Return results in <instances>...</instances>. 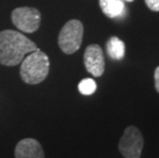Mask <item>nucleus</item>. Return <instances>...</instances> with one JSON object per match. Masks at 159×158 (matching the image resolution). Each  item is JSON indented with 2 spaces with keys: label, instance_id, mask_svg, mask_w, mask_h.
Instances as JSON below:
<instances>
[{
  "label": "nucleus",
  "instance_id": "1",
  "mask_svg": "<svg viewBox=\"0 0 159 158\" xmlns=\"http://www.w3.org/2000/svg\"><path fill=\"white\" fill-rule=\"evenodd\" d=\"M38 48L21 32L3 30L0 32V64L7 67L19 65L28 53Z\"/></svg>",
  "mask_w": 159,
  "mask_h": 158
},
{
  "label": "nucleus",
  "instance_id": "2",
  "mask_svg": "<svg viewBox=\"0 0 159 158\" xmlns=\"http://www.w3.org/2000/svg\"><path fill=\"white\" fill-rule=\"evenodd\" d=\"M49 72V59L45 52L37 48L28 53L22 61L21 78L27 84H38L44 80Z\"/></svg>",
  "mask_w": 159,
  "mask_h": 158
},
{
  "label": "nucleus",
  "instance_id": "3",
  "mask_svg": "<svg viewBox=\"0 0 159 158\" xmlns=\"http://www.w3.org/2000/svg\"><path fill=\"white\" fill-rule=\"evenodd\" d=\"M83 37V25L78 20H70L59 34V46L63 52L72 55L80 48Z\"/></svg>",
  "mask_w": 159,
  "mask_h": 158
},
{
  "label": "nucleus",
  "instance_id": "4",
  "mask_svg": "<svg viewBox=\"0 0 159 158\" xmlns=\"http://www.w3.org/2000/svg\"><path fill=\"white\" fill-rule=\"evenodd\" d=\"M144 146V139L138 127L130 125L125 129L120 138L118 149L124 158H140Z\"/></svg>",
  "mask_w": 159,
  "mask_h": 158
},
{
  "label": "nucleus",
  "instance_id": "5",
  "mask_svg": "<svg viewBox=\"0 0 159 158\" xmlns=\"http://www.w3.org/2000/svg\"><path fill=\"white\" fill-rule=\"evenodd\" d=\"M11 21L20 31L24 33H34L39 29L41 13L34 7H18L11 12Z\"/></svg>",
  "mask_w": 159,
  "mask_h": 158
},
{
  "label": "nucleus",
  "instance_id": "6",
  "mask_svg": "<svg viewBox=\"0 0 159 158\" xmlns=\"http://www.w3.org/2000/svg\"><path fill=\"white\" fill-rule=\"evenodd\" d=\"M86 71L94 77H101L105 71V58L103 49L98 44H90L86 47L83 56Z\"/></svg>",
  "mask_w": 159,
  "mask_h": 158
},
{
  "label": "nucleus",
  "instance_id": "7",
  "mask_svg": "<svg viewBox=\"0 0 159 158\" xmlns=\"http://www.w3.org/2000/svg\"><path fill=\"white\" fill-rule=\"evenodd\" d=\"M16 158H44V152L40 143L35 139H24L16 144Z\"/></svg>",
  "mask_w": 159,
  "mask_h": 158
},
{
  "label": "nucleus",
  "instance_id": "8",
  "mask_svg": "<svg viewBox=\"0 0 159 158\" xmlns=\"http://www.w3.org/2000/svg\"><path fill=\"white\" fill-rule=\"evenodd\" d=\"M99 3L104 15L110 19L120 16L125 9L123 0H99Z\"/></svg>",
  "mask_w": 159,
  "mask_h": 158
},
{
  "label": "nucleus",
  "instance_id": "9",
  "mask_svg": "<svg viewBox=\"0 0 159 158\" xmlns=\"http://www.w3.org/2000/svg\"><path fill=\"white\" fill-rule=\"evenodd\" d=\"M107 52L111 59L119 61L122 60L125 55V44L121 39L113 36L107 42Z\"/></svg>",
  "mask_w": 159,
  "mask_h": 158
},
{
  "label": "nucleus",
  "instance_id": "10",
  "mask_svg": "<svg viewBox=\"0 0 159 158\" xmlns=\"http://www.w3.org/2000/svg\"><path fill=\"white\" fill-rule=\"evenodd\" d=\"M78 89L81 95L90 96L97 90V83L91 78H84L79 82Z\"/></svg>",
  "mask_w": 159,
  "mask_h": 158
},
{
  "label": "nucleus",
  "instance_id": "11",
  "mask_svg": "<svg viewBox=\"0 0 159 158\" xmlns=\"http://www.w3.org/2000/svg\"><path fill=\"white\" fill-rule=\"evenodd\" d=\"M149 9L153 11H159V0H145Z\"/></svg>",
  "mask_w": 159,
  "mask_h": 158
},
{
  "label": "nucleus",
  "instance_id": "12",
  "mask_svg": "<svg viewBox=\"0 0 159 158\" xmlns=\"http://www.w3.org/2000/svg\"><path fill=\"white\" fill-rule=\"evenodd\" d=\"M154 80H155V88H156V90L159 93V66L155 69Z\"/></svg>",
  "mask_w": 159,
  "mask_h": 158
},
{
  "label": "nucleus",
  "instance_id": "13",
  "mask_svg": "<svg viewBox=\"0 0 159 158\" xmlns=\"http://www.w3.org/2000/svg\"><path fill=\"white\" fill-rule=\"evenodd\" d=\"M124 1H127V2H133L134 0H124Z\"/></svg>",
  "mask_w": 159,
  "mask_h": 158
}]
</instances>
